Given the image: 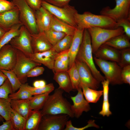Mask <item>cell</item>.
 Here are the masks:
<instances>
[{"label":"cell","mask_w":130,"mask_h":130,"mask_svg":"<svg viewBox=\"0 0 130 130\" xmlns=\"http://www.w3.org/2000/svg\"><path fill=\"white\" fill-rule=\"evenodd\" d=\"M75 19L77 28L84 30L91 27H99L108 29H114L118 27L117 22L110 17L102 15L93 14L89 11L83 13H77Z\"/></svg>","instance_id":"obj_1"},{"label":"cell","mask_w":130,"mask_h":130,"mask_svg":"<svg viewBox=\"0 0 130 130\" xmlns=\"http://www.w3.org/2000/svg\"><path fill=\"white\" fill-rule=\"evenodd\" d=\"M63 91L58 88L53 94L49 95L40 110L43 115L65 114L71 118L74 117L71 110V105L63 95Z\"/></svg>","instance_id":"obj_2"},{"label":"cell","mask_w":130,"mask_h":130,"mask_svg":"<svg viewBox=\"0 0 130 130\" xmlns=\"http://www.w3.org/2000/svg\"><path fill=\"white\" fill-rule=\"evenodd\" d=\"M91 37L87 29L84 30L82 42L76 58L85 63L91 70L94 77L98 81L105 80L97 69L94 64Z\"/></svg>","instance_id":"obj_3"},{"label":"cell","mask_w":130,"mask_h":130,"mask_svg":"<svg viewBox=\"0 0 130 130\" xmlns=\"http://www.w3.org/2000/svg\"><path fill=\"white\" fill-rule=\"evenodd\" d=\"M90 35L93 54L102 45L111 38L124 33L123 28L119 27L114 29L99 27H91L87 29Z\"/></svg>","instance_id":"obj_4"},{"label":"cell","mask_w":130,"mask_h":130,"mask_svg":"<svg viewBox=\"0 0 130 130\" xmlns=\"http://www.w3.org/2000/svg\"><path fill=\"white\" fill-rule=\"evenodd\" d=\"M18 8L20 22L31 34L39 33L34 11L27 4L25 0H11Z\"/></svg>","instance_id":"obj_5"},{"label":"cell","mask_w":130,"mask_h":130,"mask_svg":"<svg viewBox=\"0 0 130 130\" xmlns=\"http://www.w3.org/2000/svg\"><path fill=\"white\" fill-rule=\"evenodd\" d=\"M94 61L105 75L106 79L112 85L120 84L123 83L121 78L122 68L116 62L108 61L94 57Z\"/></svg>","instance_id":"obj_6"},{"label":"cell","mask_w":130,"mask_h":130,"mask_svg":"<svg viewBox=\"0 0 130 130\" xmlns=\"http://www.w3.org/2000/svg\"><path fill=\"white\" fill-rule=\"evenodd\" d=\"M41 6L57 18L77 28L75 16L78 13L74 6L69 4L63 7H59L51 4L43 0H42Z\"/></svg>","instance_id":"obj_7"},{"label":"cell","mask_w":130,"mask_h":130,"mask_svg":"<svg viewBox=\"0 0 130 130\" xmlns=\"http://www.w3.org/2000/svg\"><path fill=\"white\" fill-rule=\"evenodd\" d=\"M16 61L12 70L21 82L22 84H25L27 81V74L29 71L34 67L40 66L41 64L32 60L20 51L16 49Z\"/></svg>","instance_id":"obj_8"},{"label":"cell","mask_w":130,"mask_h":130,"mask_svg":"<svg viewBox=\"0 0 130 130\" xmlns=\"http://www.w3.org/2000/svg\"><path fill=\"white\" fill-rule=\"evenodd\" d=\"M115 1L116 6L113 8L105 7L100 11V14L109 17L116 22L130 19V0H115Z\"/></svg>","instance_id":"obj_9"},{"label":"cell","mask_w":130,"mask_h":130,"mask_svg":"<svg viewBox=\"0 0 130 130\" xmlns=\"http://www.w3.org/2000/svg\"><path fill=\"white\" fill-rule=\"evenodd\" d=\"M9 43L28 57L29 58L33 53L32 47L31 34L23 25L20 28L19 34L13 38Z\"/></svg>","instance_id":"obj_10"},{"label":"cell","mask_w":130,"mask_h":130,"mask_svg":"<svg viewBox=\"0 0 130 130\" xmlns=\"http://www.w3.org/2000/svg\"><path fill=\"white\" fill-rule=\"evenodd\" d=\"M69 117L65 114L43 115L38 130H64Z\"/></svg>","instance_id":"obj_11"},{"label":"cell","mask_w":130,"mask_h":130,"mask_svg":"<svg viewBox=\"0 0 130 130\" xmlns=\"http://www.w3.org/2000/svg\"><path fill=\"white\" fill-rule=\"evenodd\" d=\"M17 59L16 49L7 44L0 49V70H12Z\"/></svg>","instance_id":"obj_12"},{"label":"cell","mask_w":130,"mask_h":130,"mask_svg":"<svg viewBox=\"0 0 130 130\" xmlns=\"http://www.w3.org/2000/svg\"><path fill=\"white\" fill-rule=\"evenodd\" d=\"M75 62L79 74L81 82L90 88L96 90L100 86V82L92 75L88 66L84 63L76 59Z\"/></svg>","instance_id":"obj_13"},{"label":"cell","mask_w":130,"mask_h":130,"mask_svg":"<svg viewBox=\"0 0 130 130\" xmlns=\"http://www.w3.org/2000/svg\"><path fill=\"white\" fill-rule=\"evenodd\" d=\"M81 88H79L77 94L74 96L71 97L73 104L71 105V108L74 117L77 118H79L83 112H87L91 109L89 103L85 100Z\"/></svg>","instance_id":"obj_14"},{"label":"cell","mask_w":130,"mask_h":130,"mask_svg":"<svg viewBox=\"0 0 130 130\" xmlns=\"http://www.w3.org/2000/svg\"><path fill=\"white\" fill-rule=\"evenodd\" d=\"M121 52V50L104 44L99 47L94 54V57L97 58L118 63L120 60Z\"/></svg>","instance_id":"obj_15"},{"label":"cell","mask_w":130,"mask_h":130,"mask_svg":"<svg viewBox=\"0 0 130 130\" xmlns=\"http://www.w3.org/2000/svg\"><path fill=\"white\" fill-rule=\"evenodd\" d=\"M34 12L39 32H44L49 29L53 15L42 6Z\"/></svg>","instance_id":"obj_16"},{"label":"cell","mask_w":130,"mask_h":130,"mask_svg":"<svg viewBox=\"0 0 130 130\" xmlns=\"http://www.w3.org/2000/svg\"><path fill=\"white\" fill-rule=\"evenodd\" d=\"M58 53L52 48L44 52L34 53L29 58L33 61L42 64L49 69L52 70Z\"/></svg>","instance_id":"obj_17"},{"label":"cell","mask_w":130,"mask_h":130,"mask_svg":"<svg viewBox=\"0 0 130 130\" xmlns=\"http://www.w3.org/2000/svg\"><path fill=\"white\" fill-rule=\"evenodd\" d=\"M20 23H21L19 12L16 6L10 10L0 14V26L6 32L14 25Z\"/></svg>","instance_id":"obj_18"},{"label":"cell","mask_w":130,"mask_h":130,"mask_svg":"<svg viewBox=\"0 0 130 130\" xmlns=\"http://www.w3.org/2000/svg\"><path fill=\"white\" fill-rule=\"evenodd\" d=\"M31 46L33 53L40 52L52 49L53 46L49 42L44 32L31 34Z\"/></svg>","instance_id":"obj_19"},{"label":"cell","mask_w":130,"mask_h":130,"mask_svg":"<svg viewBox=\"0 0 130 130\" xmlns=\"http://www.w3.org/2000/svg\"><path fill=\"white\" fill-rule=\"evenodd\" d=\"M84 30L77 28L73 36L72 43L68 50L69 57V68L75 62L82 42Z\"/></svg>","instance_id":"obj_20"},{"label":"cell","mask_w":130,"mask_h":130,"mask_svg":"<svg viewBox=\"0 0 130 130\" xmlns=\"http://www.w3.org/2000/svg\"><path fill=\"white\" fill-rule=\"evenodd\" d=\"M54 73L53 79L58 84L59 88L69 93L73 90L71 82L67 71Z\"/></svg>","instance_id":"obj_21"},{"label":"cell","mask_w":130,"mask_h":130,"mask_svg":"<svg viewBox=\"0 0 130 130\" xmlns=\"http://www.w3.org/2000/svg\"><path fill=\"white\" fill-rule=\"evenodd\" d=\"M50 28L56 31L64 32L67 35L73 36L77 28L53 15Z\"/></svg>","instance_id":"obj_22"},{"label":"cell","mask_w":130,"mask_h":130,"mask_svg":"<svg viewBox=\"0 0 130 130\" xmlns=\"http://www.w3.org/2000/svg\"><path fill=\"white\" fill-rule=\"evenodd\" d=\"M29 99H11L10 101L12 109L26 119L31 110L29 105Z\"/></svg>","instance_id":"obj_23"},{"label":"cell","mask_w":130,"mask_h":130,"mask_svg":"<svg viewBox=\"0 0 130 130\" xmlns=\"http://www.w3.org/2000/svg\"><path fill=\"white\" fill-rule=\"evenodd\" d=\"M130 39L124 33L111 38L104 44L121 50L130 48Z\"/></svg>","instance_id":"obj_24"},{"label":"cell","mask_w":130,"mask_h":130,"mask_svg":"<svg viewBox=\"0 0 130 130\" xmlns=\"http://www.w3.org/2000/svg\"><path fill=\"white\" fill-rule=\"evenodd\" d=\"M42 116L40 110H31L26 119L25 130H38Z\"/></svg>","instance_id":"obj_25"},{"label":"cell","mask_w":130,"mask_h":130,"mask_svg":"<svg viewBox=\"0 0 130 130\" xmlns=\"http://www.w3.org/2000/svg\"><path fill=\"white\" fill-rule=\"evenodd\" d=\"M80 86L86 100L89 103H95L103 95V91H97L88 87L80 82Z\"/></svg>","instance_id":"obj_26"},{"label":"cell","mask_w":130,"mask_h":130,"mask_svg":"<svg viewBox=\"0 0 130 130\" xmlns=\"http://www.w3.org/2000/svg\"><path fill=\"white\" fill-rule=\"evenodd\" d=\"M49 93H45L34 95L29 99L31 110H40L43 107Z\"/></svg>","instance_id":"obj_27"},{"label":"cell","mask_w":130,"mask_h":130,"mask_svg":"<svg viewBox=\"0 0 130 130\" xmlns=\"http://www.w3.org/2000/svg\"><path fill=\"white\" fill-rule=\"evenodd\" d=\"M22 25L21 23L16 24L5 32L0 39V49L9 43L13 38L19 34L20 28Z\"/></svg>","instance_id":"obj_28"},{"label":"cell","mask_w":130,"mask_h":130,"mask_svg":"<svg viewBox=\"0 0 130 130\" xmlns=\"http://www.w3.org/2000/svg\"><path fill=\"white\" fill-rule=\"evenodd\" d=\"M10 120L14 130H25L26 119L13 110L11 113Z\"/></svg>","instance_id":"obj_29"},{"label":"cell","mask_w":130,"mask_h":130,"mask_svg":"<svg viewBox=\"0 0 130 130\" xmlns=\"http://www.w3.org/2000/svg\"><path fill=\"white\" fill-rule=\"evenodd\" d=\"M11 99L0 98V115L6 121L10 120V114L13 109L11 105Z\"/></svg>","instance_id":"obj_30"},{"label":"cell","mask_w":130,"mask_h":130,"mask_svg":"<svg viewBox=\"0 0 130 130\" xmlns=\"http://www.w3.org/2000/svg\"><path fill=\"white\" fill-rule=\"evenodd\" d=\"M67 72L71 81L73 90H77L79 88H81L80 77L75 62L69 68Z\"/></svg>","instance_id":"obj_31"},{"label":"cell","mask_w":130,"mask_h":130,"mask_svg":"<svg viewBox=\"0 0 130 130\" xmlns=\"http://www.w3.org/2000/svg\"><path fill=\"white\" fill-rule=\"evenodd\" d=\"M73 36L66 35L52 48L58 53L68 50L71 45Z\"/></svg>","instance_id":"obj_32"},{"label":"cell","mask_w":130,"mask_h":130,"mask_svg":"<svg viewBox=\"0 0 130 130\" xmlns=\"http://www.w3.org/2000/svg\"><path fill=\"white\" fill-rule=\"evenodd\" d=\"M33 96L27 89L25 83L22 84L17 91L9 94L8 97L11 99H29Z\"/></svg>","instance_id":"obj_33"},{"label":"cell","mask_w":130,"mask_h":130,"mask_svg":"<svg viewBox=\"0 0 130 130\" xmlns=\"http://www.w3.org/2000/svg\"><path fill=\"white\" fill-rule=\"evenodd\" d=\"M3 73L6 76L11 85L13 92L18 90L22 84L12 70H1Z\"/></svg>","instance_id":"obj_34"},{"label":"cell","mask_w":130,"mask_h":130,"mask_svg":"<svg viewBox=\"0 0 130 130\" xmlns=\"http://www.w3.org/2000/svg\"><path fill=\"white\" fill-rule=\"evenodd\" d=\"M44 32L47 39L53 46L66 35L64 32L56 31L50 28Z\"/></svg>","instance_id":"obj_35"},{"label":"cell","mask_w":130,"mask_h":130,"mask_svg":"<svg viewBox=\"0 0 130 130\" xmlns=\"http://www.w3.org/2000/svg\"><path fill=\"white\" fill-rule=\"evenodd\" d=\"M26 87L33 96L45 93H50L54 88L53 84L50 83L46 84L44 86L37 88L32 86L25 83Z\"/></svg>","instance_id":"obj_36"},{"label":"cell","mask_w":130,"mask_h":130,"mask_svg":"<svg viewBox=\"0 0 130 130\" xmlns=\"http://www.w3.org/2000/svg\"><path fill=\"white\" fill-rule=\"evenodd\" d=\"M121 57L118 65L122 68L130 65V48L121 50Z\"/></svg>","instance_id":"obj_37"},{"label":"cell","mask_w":130,"mask_h":130,"mask_svg":"<svg viewBox=\"0 0 130 130\" xmlns=\"http://www.w3.org/2000/svg\"><path fill=\"white\" fill-rule=\"evenodd\" d=\"M13 92L11 85L7 78L0 86V98H8L9 95Z\"/></svg>","instance_id":"obj_38"},{"label":"cell","mask_w":130,"mask_h":130,"mask_svg":"<svg viewBox=\"0 0 130 130\" xmlns=\"http://www.w3.org/2000/svg\"><path fill=\"white\" fill-rule=\"evenodd\" d=\"M87 124L85 126L80 128H77L74 127L72 125L71 120L68 121L66 124L65 130H84L88 128L94 127L99 128V126L96 124L94 120H90L88 122Z\"/></svg>","instance_id":"obj_39"},{"label":"cell","mask_w":130,"mask_h":130,"mask_svg":"<svg viewBox=\"0 0 130 130\" xmlns=\"http://www.w3.org/2000/svg\"><path fill=\"white\" fill-rule=\"evenodd\" d=\"M68 69V64L58 59H55L52 70L54 73L62 71H67Z\"/></svg>","instance_id":"obj_40"},{"label":"cell","mask_w":130,"mask_h":130,"mask_svg":"<svg viewBox=\"0 0 130 130\" xmlns=\"http://www.w3.org/2000/svg\"><path fill=\"white\" fill-rule=\"evenodd\" d=\"M116 22L118 27H122L125 34L130 38V19H123Z\"/></svg>","instance_id":"obj_41"},{"label":"cell","mask_w":130,"mask_h":130,"mask_svg":"<svg viewBox=\"0 0 130 130\" xmlns=\"http://www.w3.org/2000/svg\"><path fill=\"white\" fill-rule=\"evenodd\" d=\"M16 6L11 1L0 0V14L10 10Z\"/></svg>","instance_id":"obj_42"},{"label":"cell","mask_w":130,"mask_h":130,"mask_svg":"<svg viewBox=\"0 0 130 130\" xmlns=\"http://www.w3.org/2000/svg\"><path fill=\"white\" fill-rule=\"evenodd\" d=\"M121 78L123 83L130 84V65L122 68Z\"/></svg>","instance_id":"obj_43"},{"label":"cell","mask_w":130,"mask_h":130,"mask_svg":"<svg viewBox=\"0 0 130 130\" xmlns=\"http://www.w3.org/2000/svg\"><path fill=\"white\" fill-rule=\"evenodd\" d=\"M39 66H35L27 74V77H36L42 74L44 71V68Z\"/></svg>","instance_id":"obj_44"},{"label":"cell","mask_w":130,"mask_h":130,"mask_svg":"<svg viewBox=\"0 0 130 130\" xmlns=\"http://www.w3.org/2000/svg\"><path fill=\"white\" fill-rule=\"evenodd\" d=\"M110 105L109 101H103L102 109L99 113V114L104 117H109L112 114L110 110Z\"/></svg>","instance_id":"obj_45"},{"label":"cell","mask_w":130,"mask_h":130,"mask_svg":"<svg viewBox=\"0 0 130 130\" xmlns=\"http://www.w3.org/2000/svg\"><path fill=\"white\" fill-rule=\"evenodd\" d=\"M103 88V101H109V85L110 84L108 80L107 79L101 82Z\"/></svg>","instance_id":"obj_46"},{"label":"cell","mask_w":130,"mask_h":130,"mask_svg":"<svg viewBox=\"0 0 130 130\" xmlns=\"http://www.w3.org/2000/svg\"><path fill=\"white\" fill-rule=\"evenodd\" d=\"M53 5L59 7H63L69 5L72 0H43Z\"/></svg>","instance_id":"obj_47"},{"label":"cell","mask_w":130,"mask_h":130,"mask_svg":"<svg viewBox=\"0 0 130 130\" xmlns=\"http://www.w3.org/2000/svg\"><path fill=\"white\" fill-rule=\"evenodd\" d=\"M27 4L34 11L41 7L42 0H25Z\"/></svg>","instance_id":"obj_48"},{"label":"cell","mask_w":130,"mask_h":130,"mask_svg":"<svg viewBox=\"0 0 130 130\" xmlns=\"http://www.w3.org/2000/svg\"><path fill=\"white\" fill-rule=\"evenodd\" d=\"M68 50L58 53L55 59H58L69 65V57L68 55Z\"/></svg>","instance_id":"obj_49"},{"label":"cell","mask_w":130,"mask_h":130,"mask_svg":"<svg viewBox=\"0 0 130 130\" xmlns=\"http://www.w3.org/2000/svg\"><path fill=\"white\" fill-rule=\"evenodd\" d=\"M0 130H14L10 120L3 122L0 126Z\"/></svg>","instance_id":"obj_50"},{"label":"cell","mask_w":130,"mask_h":130,"mask_svg":"<svg viewBox=\"0 0 130 130\" xmlns=\"http://www.w3.org/2000/svg\"><path fill=\"white\" fill-rule=\"evenodd\" d=\"M7 78L6 76L0 70V86L3 84Z\"/></svg>","instance_id":"obj_51"},{"label":"cell","mask_w":130,"mask_h":130,"mask_svg":"<svg viewBox=\"0 0 130 130\" xmlns=\"http://www.w3.org/2000/svg\"><path fill=\"white\" fill-rule=\"evenodd\" d=\"M39 88L43 87L46 85V81L43 80H39Z\"/></svg>","instance_id":"obj_52"},{"label":"cell","mask_w":130,"mask_h":130,"mask_svg":"<svg viewBox=\"0 0 130 130\" xmlns=\"http://www.w3.org/2000/svg\"><path fill=\"white\" fill-rule=\"evenodd\" d=\"M6 32L4 29L0 26V39Z\"/></svg>","instance_id":"obj_53"},{"label":"cell","mask_w":130,"mask_h":130,"mask_svg":"<svg viewBox=\"0 0 130 130\" xmlns=\"http://www.w3.org/2000/svg\"><path fill=\"white\" fill-rule=\"evenodd\" d=\"M3 118V117L0 115V120H2Z\"/></svg>","instance_id":"obj_54"}]
</instances>
